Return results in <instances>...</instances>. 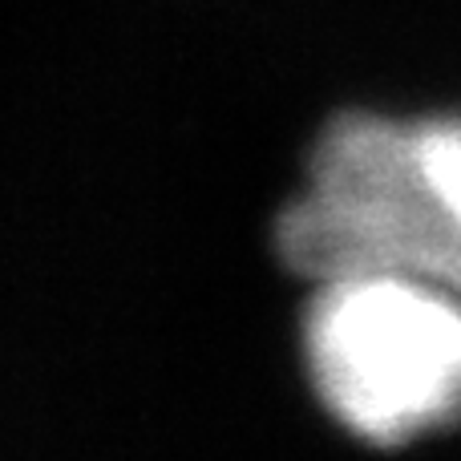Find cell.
<instances>
[{
	"instance_id": "2",
	"label": "cell",
	"mask_w": 461,
	"mask_h": 461,
	"mask_svg": "<svg viewBox=\"0 0 461 461\" xmlns=\"http://www.w3.org/2000/svg\"><path fill=\"white\" fill-rule=\"evenodd\" d=\"M303 365L365 446L441 433L461 421V295L397 271L324 279L303 312Z\"/></svg>"
},
{
	"instance_id": "1",
	"label": "cell",
	"mask_w": 461,
	"mask_h": 461,
	"mask_svg": "<svg viewBox=\"0 0 461 461\" xmlns=\"http://www.w3.org/2000/svg\"><path fill=\"white\" fill-rule=\"evenodd\" d=\"M276 247L312 284L397 271L461 295V113L328 122Z\"/></svg>"
}]
</instances>
